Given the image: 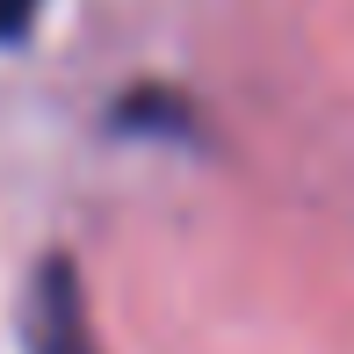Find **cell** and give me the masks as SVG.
Listing matches in <instances>:
<instances>
[{"mask_svg":"<svg viewBox=\"0 0 354 354\" xmlns=\"http://www.w3.org/2000/svg\"><path fill=\"white\" fill-rule=\"evenodd\" d=\"M29 354H109L102 333H94L80 268L66 253H51L37 268V282H29Z\"/></svg>","mask_w":354,"mask_h":354,"instance_id":"obj_1","label":"cell"},{"mask_svg":"<svg viewBox=\"0 0 354 354\" xmlns=\"http://www.w3.org/2000/svg\"><path fill=\"white\" fill-rule=\"evenodd\" d=\"M37 15H44V0H0V51H8L15 37H29Z\"/></svg>","mask_w":354,"mask_h":354,"instance_id":"obj_2","label":"cell"}]
</instances>
